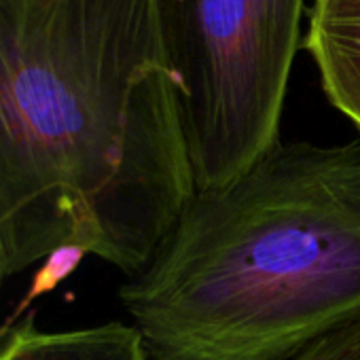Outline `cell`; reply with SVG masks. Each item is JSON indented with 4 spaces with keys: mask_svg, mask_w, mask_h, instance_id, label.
<instances>
[{
    "mask_svg": "<svg viewBox=\"0 0 360 360\" xmlns=\"http://www.w3.org/2000/svg\"><path fill=\"white\" fill-rule=\"evenodd\" d=\"M193 195L155 0H0V238L11 276L77 246L131 278Z\"/></svg>",
    "mask_w": 360,
    "mask_h": 360,
    "instance_id": "6da1fadb",
    "label": "cell"
},
{
    "mask_svg": "<svg viewBox=\"0 0 360 360\" xmlns=\"http://www.w3.org/2000/svg\"><path fill=\"white\" fill-rule=\"evenodd\" d=\"M119 299L146 360H290L360 322V138L195 191Z\"/></svg>",
    "mask_w": 360,
    "mask_h": 360,
    "instance_id": "7a4b0ae2",
    "label": "cell"
},
{
    "mask_svg": "<svg viewBox=\"0 0 360 360\" xmlns=\"http://www.w3.org/2000/svg\"><path fill=\"white\" fill-rule=\"evenodd\" d=\"M195 191L229 185L280 144L305 0H155Z\"/></svg>",
    "mask_w": 360,
    "mask_h": 360,
    "instance_id": "3957f363",
    "label": "cell"
},
{
    "mask_svg": "<svg viewBox=\"0 0 360 360\" xmlns=\"http://www.w3.org/2000/svg\"><path fill=\"white\" fill-rule=\"evenodd\" d=\"M303 49L328 102L360 131V0H314Z\"/></svg>",
    "mask_w": 360,
    "mask_h": 360,
    "instance_id": "277c9868",
    "label": "cell"
},
{
    "mask_svg": "<svg viewBox=\"0 0 360 360\" xmlns=\"http://www.w3.org/2000/svg\"><path fill=\"white\" fill-rule=\"evenodd\" d=\"M0 360H146V352L131 324L41 330L28 311L24 322L0 337Z\"/></svg>",
    "mask_w": 360,
    "mask_h": 360,
    "instance_id": "5b68a950",
    "label": "cell"
},
{
    "mask_svg": "<svg viewBox=\"0 0 360 360\" xmlns=\"http://www.w3.org/2000/svg\"><path fill=\"white\" fill-rule=\"evenodd\" d=\"M85 259V252L81 250V248H77V246H62V248H58V250H53L49 257H45L43 259V265L37 269V274H34V278H32V282H30V286H28V292L22 297V301L18 303V307H15V311L7 318V322H5V326L0 328V337H3L5 333H9L13 326H15V322H18V318L22 316V314H26V309L39 299V297H43V295H49V292H53L77 267H79V263Z\"/></svg>",
    "mask_w": 360,
    "mask_h": 360,
    "instance_id": "8992f818",
    "label": "cell"
},
{
    "mask_svg": "<svg viewBox=\"0 0 360 360\" xmlns=\"http://www.w3.org/2000/svg\"><path fill=\"white\" fill-rule=\"evenodd\" d=\"M290 360H360V322L316 341Z\"/></svg>",
    "mask_w": 360,
    "mask_h": 360,
    "instance_id": "52a82bcc",
    "label": "cell"
},
{
    "mask_svg": "<svg viewBox=\"0 0 360 360\" xmlns=\"http://www.w3.org/2000/svg\"><path fill=\"white\" fill-rule=\"evenodd\" d=\"M11 276V267H9V259H7V250L3 244V238H0V288H3V282Z\"/></svg>",
    "mask_w": 360,
    "mask_h": 360,
    "instance_id": "ba28073f",
    "label": "cell"
}]
</instances>
